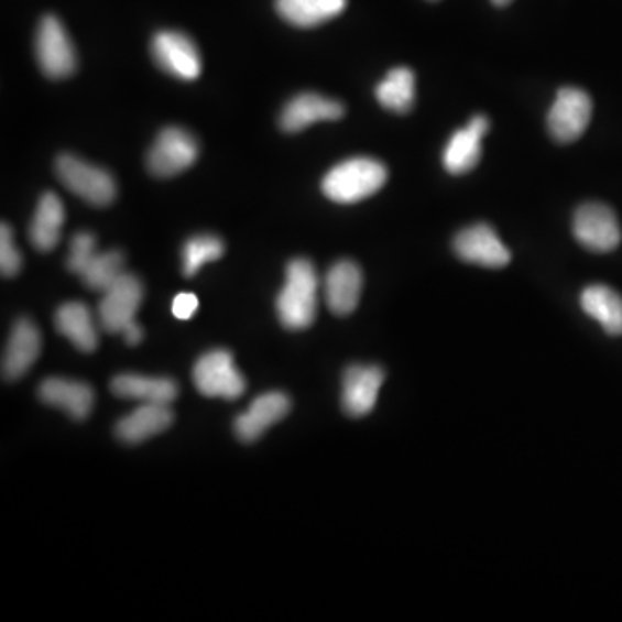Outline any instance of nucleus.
Here are the masks:
<instances>
[{
    "instance_id": "bb28decb",
    "label": "nucleus",
    "mask_w": 622,
    "mask_h": 622,
    "mask_svg": "<svg viewBox=\"0 0 622 622\" xmlns=\"http://www.w3.org/2000/svg\"><path fill=\"white\" fill-rule=\"evenodd\" d=\"M226 253V244L217 236L199 233L185 242L182 249V270L185 277H194L206 263L218 260Z\"/></svg>"
},
{
    "instance_id": "423d86ee",
    "label": "nucleus",
    "mask_w": 622,
    "mask_h": 622,
    "mask_svg": "<svg viewBox=\"0 0 622 622\" xmlns=\"http://www.w3.org/2000/svg\"><path fill=\"white\" fill-rule=\"evenodd\" d=\"M197 156L199 144L193 133L181 127H166L149 151V172L156 177H173L190 168Z\"/></svg>"
},
{
    "instance_id": "0eeeda50",
    "label": "nucleus",
    "mask_w": 622,
    "mask_h": 622,
    "mask_svg": "<svg viewBox=\"0 0 622 622\" xmlns=\"http://www.w3.org/2000/svg\"><path fill=\"white\" fill-rule=\"evenodd\" d=\"M156 65L181 80H196L203 72L201 54L189 35L175 30H163L151 42Z\"/></svg>"
},
{
    "instance_id": "9b49d317",
    "label": "nucleus",
    "mask_w": 622,
    "mask_h": 622,
    "mask_svg": "<svg viewBox=\"0 0 622 622\" xmlns=\"http://www.w3.org/2000/svg\"><path fill=\"white\" fill-rule=\"evenodd\" d=\"M455 253L467 263L502 269L510 263V251L498 233L487 223H476L458 233L454 241Z\"/></svg>"
},
{
    "instance_id": "4be33fe9",
    "label": "nucleus",
    "mask_w": 622,
    "mask_h": 622,
    "mask_svg": "<svg viewBox=\"0 0 622 622\" xmlns=\"http://www.w3.org/2000/svg\"><path fill=\"white\" fill-rule=\"evenodd\" d=\"M65 206L57 194L45 193L36 205L35 217L30 226V242L41 253L53 251L61 241L65 226Z\"/></svg>"
},
{
    "instance_id": "f8f14e48",
    "label": "nucleus",
    "mask_w": 622,
    "mask_h": 622,
    "mask_svg": "<svg viewBox=\"0 0 622 622\" xmlns=\"http://www.w3.org/2000/svg\"><path fill=\"white\" fill-rule=\"evenodd\" d=\"M384 372L378 365H351L342 378V408L350 417H365L378 403Z\"/></svg>"
},
{
    "instance_id": "7c9ffc66",
    "label": "nucleus",
    "mask_w": 622,
    "mask_h": 622,
    "mask_svg": "<svg viewBox=\"0 0 622 622\" xmlns=\"http://www.w3.org/2000/svg\"><path fill=\"white\" fill-rule=\"evenodd\" d=\"M121 334H123L124 341H127L129 346H137L142 341V338H144V330L141 329V326H139L135 320L124 327Z\"/></svg>"
},
{
    "instance_id": "393cba45",
    "label": "nucleus",
    "mask_w": 622,
    "mask_h": 622,
    "mask_svg": "<svg viewBox=\"0 0 622 622\" xmlns=\"http://www.w3.org/2000/svg\"><path fill=\"white\" fill-rule=\"evenodd\" d=\"M379 105L393 113L405 114L414 108L415 75L408 68H394L375 89Z\"/></svg>"
},
{
    "instance_id": "6e6552de",
    "label": "nucleus",
    "mask_w": 622,
    "mask_h": 622,
    "mask_svg": "<svg viewBox=\"0 0 622 622\" xmlns=\"http://www.w3.org/2000/svg\"><path fill=\"white\" fill-rule=\"evenodd\" d=\"M144 302V285L133 273L124 272L109 290L102 293L97 318L102 329L121 334L124 327L135 320L137 312Z\"/></svg>"
},
{
    "instance_id": "6ab92c4d",
    "label": "nucleus",
    "mask_w": 622,
    "mask_h": 622,
    "mask_svg": "<svg viewBox=\"0 0 622 622\" xmlns=\"http://www.w3.org/2000/svg\"><path fill=\"white\" fill-rule=\"evenodd\" d=\"M111 391L123 400L154 405H170L178 396V385L173 379L151 378L141 373H120L111 381Z\"/></svg>"
},
{
    "instance_id": "ddd939ff",
    "label": "nucleus",
    "mask_w": 622,
    "mask_h": 622,
    "mask_svg": "<svg viewBox=\"0 0 622 622\" xmlns=\"http://www.w3.org/2000/svg\"><path fill=\"white\" fill-rule=\"evenodd\" d=\"M290 396L281 391H270L254 397L244 414L239 415L233 424L238 438L244 443L257 441L269 427L290 414Z\"/></svg>"
},
{
    "instance_id": "b1692460",
    "label": "nucleus",
    "mask_w": 622,
    "mask_h": 622,
    "mask_svg": "<svg viewBox=\"0 0 622 622\" xmlns=\"http://www.w3.org/2000/svg\"><path fill=\"white\" fill-rule=\"evenodd\" d=\"M581 306L585 314L599 321L611 336L622 334V296L607 285L594 284L582 291Z\"/></svg>"
},
{
    "instance_id": "5701e85b",
    "label": "nucleus",
    "mask_w": 622,
    "mask_h": 622,
    "mask_svg": "<svg viewBox=\"0 0 622 622\" xmlns=\"http://www.w3.org/2000/svg\"><path fill=\"white\" fill-rule=\"evenodd\" d=\"M348 0H275L281 18L299 29H314L339 17Z\"/></svg>"
},
{
    "instance_id": "f257e3e1",
    "label": "nucleus",
    "mask_w": 622,
    "mask_h": 622,
    "mask_svg": "<svg viewBox=\"0 0 622 622\" xmlns=\"http://www.w3.org/2000/svg\"><path fill=\"white\" fill-rule=\"evenodd\" d=\"M318 275L314 263L305 258L291 261L285 270V284L275 308L285 329H308L317 317Z\"/></svg>"
},
{
    "instance_id": "f03ea898",
    "label": "nucleus",
    "mask_w": 622,
    "mask_h": 622,
    "mask_svg": "<svg viewBox=\"0 0 622 622\" xmlns=\"http://www.w3.org/2000/svg\"><path fill=\"white\" fill-rule=\"evenodd\" d=\"M388 170L373 157H351L334 166L324 182L321 190L330 201L351 205L362 201L384 187Z\"/></svg>"
},
{
    "instance_id": "2f4dec72",
    "label": "nucleus",
    "mask_w": 622,
    "mask_h": 622,
    "mask_svg": "<svg viewBox=\"0 0 622 622\" xmlns=\"http://www.w3.org/2000/svg\"><path fill=\"white\" fill-rule=\"evenodd\" d=\"M512 0H493V4L496 6H509Z\"/></svg>"
},
{
    "instance_id": "c756f323",
    "label": "nucleus",
    "mask_w": 622,
    "mask_h": 622,
    "mask_svg": "<svg viewBox=\"0 0 622 622\" xmlns=\"http://www.w3.org/2000/svg\"><path fill=\"white\" fill-rule=\"evenodd\" d=\"M197 308H199V299H197L196 294L193 293L177 294L172 303V314L175 315L178 320H189V318L196 314Z\"/></svg>"
},
{
    "instance_id": "f3484780",
    "label": "nucleus",
    "mask_w": 622,
    "mask_h": 622,
    "mask_svg": "<svg viewBox=\"0 0 622 622\" xmlns=\"http://www.w3.org/2000/svg\"><path fill=\"white\" fill-rule=\"evenodd\" d=\"M490 129L487 117L478 114L472 118L466 129L454 133L443 153V165L454 175L470 172L481 160L482 135Z\"/></svg>"
},
{
    "instance_id": "412c9836",
    "label": "nucleus",
    "mask_w": 622,
    "mask_h": 622,
    "mask_svg": "<svg viewBox=\"0 0 622 622\" xmlns=\"http://www.w3.org/2000/svg\"><path fill=\"white\" fill-rule=\"evenodd\" d=\"M56 329L81 353H94L99 345V330L89 306L72 302L56 312Z\"/></svg>"
},
{
    "instance_id": "9d476101",
    "label": "nucleus",
    "mask_w": 622,
    "mask_h": 622,
    "mask_svg": "<svg viewBox=\"0 0 622 622\" xmlns=\"http://www.w3.org/2000/svg\"><path fill=\"white\" fill-rule=\"evenodd\" d=\"M572 230L576 239L593 253H611L622 238L614 211L600 203L582 205L576 211Z\"/></svg>"
},
{
    "instance_id": "2eb2a0df",
    "label": "nucleus",
    "mask_w": 622,
    "mask_h": 622,
    "mask_svg": "<svg viewBox=\"0 0 622 622\" xmlns=\"http://www.w3.org/2000/svg\"><path fill=\"white\" fill-rule=\"evenodd\" d=\"M345 106L320 94H299L287 102L281 114V127L285 132H302L317 121L339 120Z\"/></svg>"
},
{
    "instance_id": "dca6fc26",
    "label": "nucleus",
    "mask_w": 622,
    "mask_h": 622,
    "mask_svg": "<svg viewBox=\"0 0 622 622\" xmlns=\"http://www.w3.org/2000/svg\"><path fill=\"white\" fill-rule=\"evenodd\" d=\"M42 350V336L39 327L29 318H21L12 327L4 354V378L17 381L32 369Z\"/></svg>"
},
{
    "instance_id": "7ed1b4c3",
    "label": "nucleus",
    "mask_w": 622,
    "mask_h": 622,
    "mask_svg": "<svg viewBox=\"0 0 622 622\" xmlns=\"http://www.w3.org/2000/svg\"><path fill=\"white\" fill-rule=\"evenodd\" d=\"M56 173L66 189L94 206H108L117 197L113 175L73 154H61Z\"/></svg>"
},
{
    "instance_id": "a211bd4d",
    "label": "nucleus",
    "mask_w": 622,
    "mask_h": 622,
    "mask_svg": "<svg viewBox=\"0 0 622 622\" xmlns=\"http://www.w3.org/2000/svg\"><path fill=\"white\" fill-rule=\"evenodd\" d=\"M39 397L45 405L63 410L75 421L89 417L96 400L89 384L61 378L45 379L39 388Z\"/></svg>"
},
{
    "instance_id": "39448f33",
    "label": "nucleus",
    "mask_w": 622,
    "mask_h": 622,
    "mask_svg": "<svg viewBox=\"0 0 622 622\" xmlns=\"http://www.w3.org/2000/svg\"><path fill=\"white\" fill-rule=\"evenodd\" d=\"M36 61L51 78H66L77 69V53L65 26L56 17L42 18L35 39Z\"/></svg>"
},
{
    "instance_id": "aec40b11",
    "label": "nucleus",
    "mask_w": 622,
    "mask_h": 622,
    "mask_svg": "<svg viewBox=\"0 0 622 622\" xmlns=\"http://www.w3.org/2000/svg\"><path fill=\"white\" fill-rule=\"evenodd\" d=\"M173 424V412L170 405L142 403L117 424V436L129 445L145 441L157 434L165 433Z\"/></svg>"
},
{
    "instance_id": "a878e982",
    "label": "nucleus",
    "mask_w": 622,
    "mask_h": 622,
    "mask_svg": "<svg viewBox=\"0 0 622 622\" xmlns=\"http://www.w3.org/2000/svg\"><path fill=\"white\" fill-rule=\"evenodd\" d=\"M123 266L124 258L120 251H105V253L97 251L96 257L80 273V277L89 290L105 293L123 275Z\"/></svg>"
},
{
    "instance_id": "4468645a",
    "label": "nucleus",
    "mask_w": 622,
    "mask_h": 622,
    "mask_svg": "<svg viewBox=\"0 0 622 622\" xmlns=\"http://www.w3.org/2000/svg\"><path fill=\"white\" fill-rule=\"evenodd\" d=\"M326 302L330 312L339 317L353 314L363 290V273L353 261L334 263L326 275Z\"/></svg>"
},
{
    "instance_id": "1a4fd4ad",
    "label": "nucleus",
    "mask_w": 622,
    "mask_h": 622,
    "mask_svg": "<svg viewBox=\"0 0 622 622\" xmlns=\"http://www.w3.org/2000/svg\"><path fill=\"white\" fill-rule=\"evenodd\" d=\"M593 113V102L585 90L564 87L558 90L548 113V129L555 141L569 144L585 133Z\"/></svg>"
},
{
    "instance_id": "20e7f679",
    "label": "nucleus",
    "mask_w": 622,
    "mask_h": 622,
    "mask_svg": "<svg viewBox=\"0 0 622 622\" xmlns=\"http://www.w3.org/2000/svg\"><path fill=\"white\" fill-rule=\"evenodd\" d=\"M194 385L208 397L238 400L244 394L245 379L233 363L227 350H214L203 354L193 370Z\"/></svg>"
},
{
    "instance_id": "c85d7f7f",
    "label": "nucleus",
    "mask_w": 622,
    "mask_h": 622,
    "mask_svg": "<svg viewBox=\"0 0 622 622\" xmlns=\"http://www.w3.org/2000/svg\"><path fill=\"white\" fill-rule=\"evenodd\" d=\"M23 265V257L20 249L14 244V236H12L11 227L2 223L0 227V270L4 277H14L18 275Z\"/></svg>"
},
{
    "instance_id": "cd10ccee",
    "label": "nucleus",
    "mask_w": 622,
    "mask_h": 622,
    "mask_svg": "<svg viewBox=\"0 0 622 622\" xmlns=\"http://www.w3.org/2000/svg\"><path fill=\"white\" fill-rule=\"evenodd\" d=\"M97 254V242L90 232H78L73 236L69 245L68 265L69 272L80 275L85 266L89 265L90 260Z\"/></svg>"
}]
</instances>
